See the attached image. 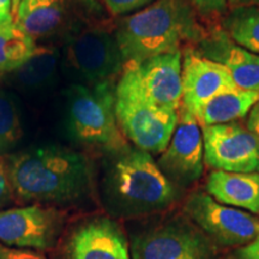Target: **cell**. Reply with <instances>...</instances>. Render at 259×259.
<instances>
[{"label":"cell","mask_w":259,"mask_h":259,"mask_svg":"<svg viewBox=\"0 0 259 259\" xmlns=\"http://www.w3.org/2000/svg\"><path fill=\"white\" fill-rule=\"evenodd\" d=\"M63 222V213L41 204L0 210V242L9 247L50 250L56 245Z\"/></svg>","instance_id":"cell-11"},{"label":"cell","mask_w":259,"mask_h":259,"mask_svg":"<svg viewBox=\"0 0 259 259\" xmlns=\"http://www.w3.org/2000/svg\"><path fill=\"white\" fill-rule=\"evenodd\" d=\"M109 156L103 192L113 212L142 215L163 210L176 202V186L164 176L153 155L128 147Z\"/></svg>","instance_id":"cell-3"},{"label":"cell","mask_w":259,"mask_h":259,"mask_svg":"<svg viewBox=\"0 0 259 259\" xmlns=\"http://www.w3.org/2000/svg\"><path fill=\"white\" fill-rule=\"evenodd\" d=\"M21 2H22V0H12V15H14V18H15L16 14H17L19 3H21Z\"/></svg>","instance_id":"cell-31"},{"label":"cell","mask_w":259,"mask_h":259,"mask_svg":"<svg viewBox=\"0 0 259 259\" xmlns=\"http://www.w3.org/2000/svg\"><path fill=\"white\" fill-rule=\"evenodd\" d=\"M15 197L21 202L67 205L92 189L93 171L83 153L44 145L6 157Z\"/></svg>","instance_id":"cell-1"},{"label":"cell","mask_w":259,"mask_h":259,"mask_svg":"<svg viewBox=\"0 0 259 259\" xmlns=\"http://www.w3.org/2000/svg\"><path fill=\"white\" fill-rule=\"evenodd\" d=\"M115 85L76 83L65 92V128L76 143L108 155L130 147L116 120Z\"/></svg>","instance_id":"cell-4"},{"label":"cell","mask_w":259,"mask_h":259,"mask_svg":"<svg viewBox=\"0 0 259 259\" xmlns=\"http://www.w3.org/2000/svg\"><path fill=\"white\" fill-rule=\"evenodd\" d=\"M204 162L215 170L259 173V139L240 121L203 126Z\"/></svg>","instance_id":"cell-9"},{"label":"cell","mask_w":259,"mask_h":259,"mask_svg":"<svg viewBox=\"0 0 259 259\" xmlns=\"http://www.w3.org/2000/svg\"><path fill=\"white\" fill-rule=\"evenodd\" d=\"M132 259H212L209 242L189 227L171 223L136 236Z\"/></svg>","instance_id":"cell-13"},{"label":"cell","mask_w":259,"mask_h":259,"mask_svg":"<svg viewBox=\"0 0 259 259\" xmlns=\"http://www.w3.org/2000/svg\"><path fill=\"white\" fill-rule=\"evenodd\" d=\"M103 5L111 16H122L130 12H137L147 8L156 0H102Z\"/></svg>","instance_id":"cell-24"},{"label":"cell","mask_w":259,"mask_h":259,"mask_svg":"<svg viewBox=\"0 0 259 259\" xmlns=\"http://www.w3.org/2000/svg\"><path fill=\"white\" fill-rule=\"evenodd\" d=\"M236 257L238 259H259V236L250 244L239 248Z\"/></svg>","instance_id":"cell-28"},{"label":"cell","mask_w":259,"mask_h":259,"mask_svg":"<svg viewBox=\"0 0 259 259\" xmlns=\"http://www.w3.org/2000/svg\"><path fill=\"white\" fill-rule=\"evenodd\" d=\"M228 10L246 8V6H259V0H227Z\"/></svg>","instance_id":"cell-30"},{"label":"cell","mask_w":259,"mask_h":259,"mask_svg":"<svg viewBox=\"0 0 259 259\" xmlns=\"http://www.w3.org/2000/svg\"><path fill=\"white\" fill-rule=\"evenodd\" d=\"M187 215L210 238L225 246H245L259 236V221L250 212L223 205L204 192L191 194Z\"/></svg>","instance_id":"cell-10"},{"label":"cell","mask_w":259,"mask_h":259,"mask_svg":"<svg viewBox=\"0 0 259 259\" xmlns=\"http://www.w3.org/2000/svg\"><path fill=\"white\" fill-rule=\"evenodd\" d=\"M35 41L14 25L0 31V73H11L32 56Z\"/></svg>","instance_id":"cell-21"},{"label":"cell","mask_w":259,"mask_h":259,"mask_svg":"<svg viewBox=\"0 0 259 259\" xmlns=\"http://www.w3.org/2000/svg\"><path fill=\"white\" fill-rule=\"evenodd\" d=\"M65 253L67 259H131L120 226L105 216L85 220L74 227Z\"/></svg>","instance_id":"cell-14"},{"label":"cell","mask_w":259,"mask_h":259,"mask_svg":"<svg viewBox=\"0 0 259 259\" xmlns=\"http://www.w3.org/2000/svg\"><path fill=\"white\" fill-rule=\"evenodd\" d=\"M245 124L252 134L259 139V100L251 108L250 113L247 114V119H246Z\"/></svg>","instance_id":"cell-29"},{"label":"cell","mask_w":259,"mask_h":259,"mask_svg":"<svg viewBox=\"0 0 259 259\" xmlns=\"http://www.w3.org/2000/svg\"><path fill=\"white\" fill-rule=\"evenodd\" d=\"M0 259H47L37 252L27 248H14L0 242Z\"/></svg>","instance_id":"cell-26"},{"label":"cell","mask_w":259,"mask_h":259,"mask_svg":"<svg viewBox=\"0 0 259 259\" xmlns=\"http://www.w3.org/2000/svg\"><path fill=\"white\" fill-rule=\"evenodd\" d=\"M14 198L15 193L10 178L8 160L6 156H0V209L11 203Z\"/></svg>","instance_id":"cell-25"},{"label":"cell","mask_w":259,"mask_h":259,"mask_svg":"<svg viewBox=\"0 0 259 259\" xmlns=\"http://www.w3.org/2000/svg\"><path fill=\"white\" fill-rule=\"evenodd\" d=\"M208 28L189 0H156L119 18L114 35L124 63H142L161 54L193 48L205 36Z\"/></svg>","instance_id":"cell-2"},{"label":"cell","mask_w":259,"mask_h":259,"mask_svg":"<svg viewBox=\"0 0 259 259\" xmlns=\"http://www.w3.org/2000/svg\"><path fill=\"white\" fill-rule=\"evenodd\" d=\"M60 54L57 48L36 46L32 56L14 71L12 80L18 88L27 92H40L54 84L58 76Z\"/></svg>","instance_id":"cell-19"},{"label":"cell","mask_w":259,"mask_h":259,"mask_svg":"<svg viewBox=\"0 0 259 259\" xmlns=\"http://www.w3.org/2000/svg\"><path fill=\"white\" fill-rule=\"evenodd\" d=\"M15 18L12 15V0H0V31L12 28Z\"/></svg>","instance_id":"cell-27"},{"label":"cell","mask_w":259,"mask_h":259,"mask_svg":"<svg viewBox=\"0 0 259 259\" xmlns=\"http://www.w3.org/2000/svg\"><path fill=\"white\" fill-rule=\"evenodd\" d=\"M189 3L206 27L219 25L220 21L228 12L227 0H189Z\"/></svg>","instance_id":"cell-23"},{"label":"cell","mask_w":259,"mask_h":259,"mask_svg":"<svg viewBox=\"0 0 259 259\" xmlns=\"http://www.w3.org/2000/svg\"><path fill=\"white\" fill-rule=\"evenodd\" d=\"M181 67L183 52L161 54L142 63H126L118 82L155 106L179 112L183 106Z\"/></svg>","instance_id":"cell-8"},{"label":"cell","mask_w":259,"mask_h":259,"mask_svg":"<svg viewBox=\"0 0 259 259\" xmlns=\"http://www.w3.org/2000/svg\"><path fill=\"white\" fill-rule=\"evenodd\" d=\"M219 25L236 45L259 54V6L228 10Z\"/></svg>","instance_id":"cell-20"},{"label":"cell","mask_w":259,"mask_h":259,"mask_svg":"<svg viewBox=\"0 0 259 259\" xmlns=\"http://www.w3.org/2000/svg\"><path fill=\"white\" fill-rule=\"evenodd\" d=\"M192 50L223 65L231 73L236 88L259 92V54L233 42L220 25L209 27L205 36Z\"/></svg>","instance_id":"cell-16"},{"label":"cell","mask_w":259,"mask_h":259,"mask_svg":"<svg viewBox=\"0 0 259 259\" xmlns=\"http://www.w3.org/2000/svg\"><path fill=\"white\" fill-rule=\"evenodd\" d=\"M205 187L206 193L223 205L259 213V173L213 170Z\"/></svg>","instance_id":"cell-17"},{"label":"cell","mask_w":259,"mask_h":259,"mask_svg":"<svg viewBox=\"0 0 259 259\" xmlns=\"http://www.w3.org/2000/svg\"><path fill=\"white\" fill-rule=\"evenodd\" d=\"M259 100V92L233 89L213 96L196 114L200 126H213L240 121Z\"/></svg>","instance_id":"cell-18"},{"label":"cell","mask_w":259,"mask_h":259,"mask_svg":"<svg viewBox=\"0 0 259 259\" xmlns=\"http://www.w3.org/2000/svg\"><path fill=\"white\" fill-rule=\"evenodd\" d=\"M108 22L84 28L65 40L63 69L77 84L115 82L124 69V58Z\"/></svg>","instance_id":"cell-5"},{"label":"cell","mask_w":259,"mask_h":259,"mask_svg":"<svg viewBox=\"0 0 259 259\" xmlns=\"http://www.w3.org/2000/svg\"><path fill=\"white\" fill-rule=\"evenodd\" d=\"M158 167L174 186H189L200 179L204 168L203 131L192 113L181 106L178 124Z\"/></svg>","instance_id":"cell-12"},{"label":"cell","mask_w":259,"mask_h":259,"mask_svg":"<svg viewBox=\"0 0 259 259\" xmlns=\"http://www.w3.org/2000/svg\"><path fill=\"white\" fill-rule=\"evenodd\" d=\"M106 21L105 9L97 0H22L15 16L16 28L34 41L66 40Z\"/></svg>","instance_id":"cell-6"},{"label":"cell","mask_w":259,"mask_h":259,"mask_svg":"<svg viewBox=\"0 0 259 259\" xmlns=\"http://www.w3.org/2000/svg\"><path fill=\"white\" fill-rule=\"evenodd\" d=\"M183 107L196 116L202 107L219 94L236 89L229 71L202 57L192 48L183 51Z\"/></svg>","instance_id":"cell-15"},{"label":"cell","mask_w":259,"mask_h":259,"mask_svg":"<svg viewBox=\"0 0 259 259\" xmlns=\"http://www.w3.org/2000/svg\"><path fill=\"white\" fill-rule=\"evenodd\" d=\"M23 136L21 109L15 95L0 88V156H6Z\"/></svg>","instance_id":"cell-22"},{"label":"cell","mask_w":259,"mask_h":259,"mask_svg":"<svg viewBox=\"0 0 259 259\" xmlns=\"http://www.w3.org/2000/svg\"><path fill=\"white\" fill-rule=\"evenodd\" d=\"M178 113L150 103L120 82L115 85V114L122 135L149 154H162L178 124Z\"/></svg>","instance_id":"cell-7"}]
</instances>
